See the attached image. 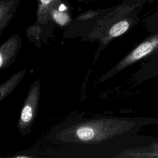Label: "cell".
Masks as SVG:
<instances>
[{
    "label": "cell",
    "mask_w": 158,
    "mask_h": 158,
    "mask_svg": "<svg viewBox=\"0 0 158 158\" xmlns=\"http://www.w3.org/2000/svg\"><path fill=\"white\" fill-rule=\"evenodd\" d=\"M17 42L15 39H9L1 48L0 52V66L2 67L14 54V52L17 49Z\"/></svg>",
    "instance_id": "obj_4"
},
{
    "label": "cell",
    "mask_w": 158,
    "mask_h": 158,
    "mask_svg": "<svg viewBox=\"0 0 158 158\" xmlns=\"http://www.w3.org/2000/svg\"><path fill=\"white\" fill-rule=\"evenodd\" d=\"M61 2L62 0H38V21L40 23H46L49 19L51 9Z\"/></svg>",
    "instance_id": "obj_3"
},
{
    "label": "cell",
    "mask_w": 158,
    "mask_h": 158,
    "mask_svg": "<svg viewBox=\"0 0 158 158\" xmlns=\"http://www.w3.org/2000/svg\"><path fill=\"white\" fill-rule=\"evenodd\" d=\"M158 48V33L154 35L143 41L135 48L118 65L122 69L146 57Z\"/></svg>",
    "instance_id": "obj_1"
},
{
    "label": "cell",
    "mask_w": 158,
    "mask_h": 158,
    "mask_svg": "<svg viewBox=\"0 0 158 158\" xmlns=\"http://www.w3.org/2000/svg\"><path fill=\"white\" fill-rule=\"evenodd\" d=\"M78 1H91V0H78Z\"/></svg>",
    "instance_id": "obj_8"
},
{
    "label": "cell",
    "mask_w": 158,
    "mask_h": 158,
    "mask_svg": "<svg viewBox=\"0 0 158 158\" xmlns=\"http://www.w3.org/2000/svg\"><path fill=\"white\" fill-rule=\"evenodd\" d=\"M38 89L36 87L31 90L21 112L20 125L21 127L27 126L33 119L36 106L37 104Z\"/></svg>",
    "instance_id": "obj_2"
},
{
    "label": "cell",
    "mask_w": 158,
    "mask_h": 158,
    "mask_svg": "<svg viewBox=\"0 0 158 158\" xmlns=\"http://www.w3.org/2000/svg\"><path fill=\"white\" fill-rule=\"evenodd\" d=\"M67 7L63 4V2L52 7L49 12V16L59 25H64L69 22L70 19L69 15L65 12Z\"/></svg>",
    "instance_id": "obj_5"
},
{
    "label": "cell",
    "mask_w": 158,
    "mask_h": 158,
    "mask_svg": "<svg viewBox=\"0 0 158 158\" xmlns=\"http://www.w3.org/2000/svg\"><path fill=\"white\" fill-rule=\"evenodd\" d=\"M130 21L128 19H123L115 23L111 27L109 34L112 37H117L125 33L130 26Z\"/></svg>",
    "instance_id": "obj_6"
},
{
    "label": "cell",
    "mask_w": 158,
    "mask_h": 158,
    "mask_svg": "<svg viewBox=\"0 0 158 158\" xmlns=\"http://www.w3.org/2000/svg\"><path fill=\"white\" fill-rule=\"evenodd\" d=\"M135 157H158V143L141 149L140 152L134 153Z\"/></svg>",
    "instance_id": "obj_7"
}]
</instances>
